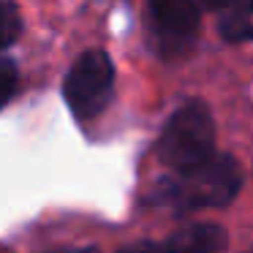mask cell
<instances>
[{"label": "cell", "instance_id": "8992f818", "mask_svg": "<svg viewBox=\"0 0 253 253\" xmlns=\"http://www.w3.org/2000/svg\"><path fill=\"white\" fill-rule=\"evenodd\" d=\"M218 30L231 44L253 41V0H229L220 8Z\"/></svg>", "mask_w": 253, "mask_h": 253}, {"label": "cell", "instance_id": "52a82bcc", "mask_svg": "<svg viewBox=\"0 0 253 253\" xmlns=\"http://www.w3.org/2000/svg\"><path fill=\"white\" fill-rule=\"evenodd\" d=\"M22 33V17L19 8L11 0H0V49L17 41V36Z\"/></svg>", "mask_w": 253, "mask_h": 253}, {"label": "cell", "instance_id": "ba28073f", "mask_svg": "<svg viewBox=\"0 0 253 253\" xmlns=\"http://www.w3.org/2000/svg\"><path fill=\"white\" fill-rule=\"evenodd\" d=\"M17 84H19V71H17V63L8 60V57H0V109L14 98L17 93Z\"/></svg>", "mask_w": 253, "mask_h": 253}, {"label": "cell", "instance_id": "277c9868", "mask_svg": "<svg viewBox=\"0 0 253 253\" xmlns=\"http://www.w3.org/2000/svg\"><path fill=\"white\" fill-rule=\"evenodd\" d=\"M147 19L161 46L180 49L191 44L199 33V3L196 0H147Z\"/></svg>", "mask_w": 253, "mask_h": 253}, {"label": "cell", "instance_id": "7a4b0ae2", "mask_svg": "<svg viewBox=\"0 0 253 253\" xmlns=\"http://www.w3.org/2000/svg\"><path fill=\"white\" fill-rule=\"evenodd\" d=\"M215 153V123L207 104L188 101L182 104L158 139V158L171 171H188L193 166L204 164Z\"/></svg>", "mask_w": 253, "mask_h": 253}, {"label": "cell", "instance_id": "30bf717a", "mask_svg": "<svg viewBox=\"0 0 253 253\" xmlns=\"http://www.w3.org/2000/svg\"><path fill=\"white\" fill-rule=\"evenodd\" d=\"M196 3H199V6H204V8H212V11H220L229 0H196Z\"/></svg>", "mask_w": 253, "mask_h": 253}, {"label": "cell", "instance_id": "9c48e42d", "mask_svg": "<svg viewBox=\"0 0 253 253\" xmlns=\"http://www.w3.org/2000/svg\"><path fill=\"white\" fill-rule=\"evenodd\" d=\"M117 253H166V248L158 245V242H133V245H126Z\"/></svg>", "mask_w": 253, "mask_h": 253}, {"label": "cell", "instance_id": "5b68a950", "mask_svg": "<svg viewBox=\"0 0 253 253\" xmlns=\"http://www.w3.org/2000/svg\"><path fill=\"white\" fill-rule=\"evenodd\" d=\"M226 231L218 223H191L171 231L164 242L166 253H223Z\"/></svg>", "mask_w": 253, "mask_h": 253}, {"label": "cell", "instance_id": "3957f363", "mask_svg": "<svg viewBox=\"0 0 253 253\" xmlns=\"http://www.w3.org/2000/svg\"><path fill=\"white\" fill-rule=\"evenodd\" d=\"M115 93V66L104 49H87L63 79V98L77 120H93L109 106Z\"/></svg>", "mask_w": 253, "mask_h": 253}, {"label": "cell", "instance_id": "6da1fadb", "mask_svg": "<svg viewBox=\"0 0 253 253\" xmlns=\"http://www.w3.org/2000/svg\"><path fill=\"white\" fill-rule=\"evenodd\" d=\"M242 188V169L229 153H212L204 164L177 171L166 191V202L177 210L226 207Z\"/></svg>", "mask_w": 253, "mask_h": 253}, {"label": "cell", "instance_id": "8fae6325", "mask_svg": "<svg viewBox=\"0 0 253 253\" xmlns=\"http://www.w3.org/2000/svg\"><path fill=\"white\" fill-rule=\"evenodd\" d=\"M57 253H98L95 248H71V251H57Z\"/></svg>", "mask_w": 253, "mask_h": 253}]
</instances>
